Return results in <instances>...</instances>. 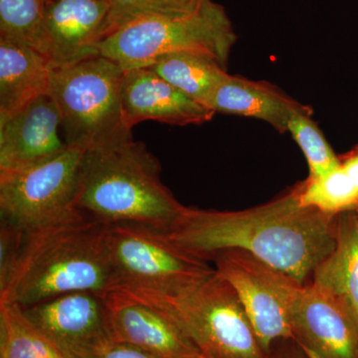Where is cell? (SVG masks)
I'll list each match as a JSON object with an SVG mask.
<instances>
[{
    "mask_svg": "<svg viewBox=\"0 0 358 358\" xmlns=\"http://www.w3.org/2000/svg\"><path fill=\"white\" fill-rule=\"evenodd\" d=\"M338 217L301 204L294 185L244 210L185 206L166 234L200 260L211 262L221 252L241 250L306 285L336 246Z\"/></svg>",
    "mask_w": 358,
    "mask_h": 358,
    "instance_id": "1",
    "label": "cell"
},
{
    "mask_svg": "<svg viewBox=\"0 0 358 358\" xmlns=\"http://www.w3.org/2000/svg\"><path fill=\"white\" fill-rule=\"evenodd\" d=\"M107 224L78 212L25 231L20 256L0 303L28 307L75 292L107 294L117 289Z\"/></svg>",
    "mask_w": 358,
    "mask_h": 358,
    "instance_id": "2",
    "label": "cell"
},
{
    "mask_svg": "<svg viewBox=\"0 0 358 358\" xmlns=\"http://www.w3.org/2000/svg\"><path fill=\"white\" fill-rule=\"evenodd\" d=\"M159 159L133 136L84 150L77 205L110 225L138 223L164 232L185 209L160 178Z\"/></svg>",
    "mask_w": 358,
    "mask_h": 358,
    "instance_id": "3",
    "label": "cell"
},
{
    "mask_svg": "<svg viewBox=\"0 0 358 358\" xmlns=\"http://www.w3.org/2000/svg\"><path fill=\"white\" fill-rule=\"evenodd\" d=\"M133 294L178 322L204 358H271L236 292L215 268L171 294Z\"/></svg>",
    "mask_w": 358,
    "mask_h": 358,
    "instance_id": "4",
    "label": "cell"
},
{
    "mask_svg": "<svg viewBox=\"0 0 358 358\" xmlns=\"http://www.w3.org/2000/svg\"><path fill=\"white\" fill-rule=\"evenodd\" d=\"M236 41L224 7L206 0L193 13L131 21L106 35L98 48L124 70L148 67L160 56L183 51L206 54L228 69Z\"/></svg>",
    "mask_w": 358,
    "mask_h": 358,
    "instance_id": "5",
    "label": "cell"
},
{
    "mask_svg": "<svg viewBox=\"0 0 358 358\" xmlns=\"http://www.w3.org/2000/svg\"><path fill=\"white\" fill-rule=\"evenodd\" d=\"M124 72L102 55L52 70L47 93L57 105L68 145L86 150L133 136L122 115Z\"/></svg>",
    "mask_w": 358,
    "mask_h": 358,
    "instance_id": "6",
    "label": "cell"
},
{
    "mask_svg": "<svg viewBox=\"0 0 358 358\" xmlns=\"http://www.w3.org/2000/svg\"><path fill=\"white\" fill-rule=\"evenodd\" d=\"M107 240L117 289L129 293L171 294L214 270L145 224H110Z\"/></svg>",
    "mask_w": 358,
    "mask_h": 358,
    "instance_id": "7",
    "label": "cell"
},
{
    "mask_svg": "<svg viewBox=\"0 0 358 358\" xmlns=\"http://www.w3.org/2000/svg\"><path fill=\"white\" fill-rule=\"evenodd\" d=\"M84 150L70 147L44 164L0 173V218L29 231L80 212L79 171Z\"/></svg>",
    "mask_w": 358,
    "mask_h": 358,
    "instance_id": "8",
    "label": "cell"
},
{
    "mask_svg": "<svg viewBox=\"0 0 358 358\" xmlns=\"http://www.w3.org/2000/svg\"><path fill=\"white\" fill-rule=\"evenodd\" d=\"M212 262L236 292L268 357L275 343L293 339L289 315L303 285L241 250L221 252Z\"/></svg>",
    "mask_w": 358,
    "mask_h": 358,
    "instance_id": "9",
    "label": "cell"
},
{
    "mask_svg": "<svg viewBox=\"0 0 358 358\" xmlns=\"http://www.w3.org/2000/svg\"><path fill=\"white\" fill-rule=\"evenodd\" d=\"M105 296L75 292L21 308L61 357L99 358L117 343Z\"/></svg>",
    "mask_w": 358,
    "mask_h": 358,
    "instance_id": "10",
    "label": "cell"
},
{
    "mask_svg": "<svg viewBox=\"0 0 358 358\" xmlns=\"http://www.w3.org/2000/svg\"><path fill=\"white\" fill-rule=\"evenodd\" d=\"M109 13L108 0H46L39 51L52 70L100 55Z\"/></svg>",
    "mask_w": 358,
    "mask_h": 358,
    "instance_id": "11",
    "label": "cell"
},
{
    "mask_svg": "<svg viewBox=\"0 0 358 358\" xmlns=\"http://www.w3.org/2000/svg\"><path fill=\"white\" fill-rule=\"evenodd\" d=\"M289 324L292 341L308 358H358V326L352 313L312 282L299 292Z\"/></svg>",
    "mask_w": 358,
    "mask_h": 358,
    "instance_id": "12",
    "label": "cell"
},
{
    "mask_svg": "<svg viewBox=\"0 0 358 358\" xmlns=\"http://www.w3.org/2000/svg\"><path fill=\"white\" fill-rule=\"evenodd\" d=\"M62 120L48 93L0 119V173L44 164L68 148L60 136Z\"/></svg>",
    "mask_w": 358,
    "mask_h": 358,
    "instance_id": "13",
    "label": "cell"
},
{
    "mask_svg": "<svg viewBox=\"0 0 358 358\" xmlns=\"http://www.w3.org/2000/svg\"><path fill=\"white\" fill-rule=\"evenodd\" d=\"M105 299L117 343L159 358H204L182 327L148 301L120 289Z\"/></svg>",
    "mask_w": 358,
    "mask_h": 358,
    "instance_id": "14",
    "label": "cell"
},
{
    "mask_svg": "<svg viewBox=\"0 0 358 358\" xmlns=\"http://www.w3.org/2000/svg\"><path fill=\"white\" fill-rule=\"evenodd\" d=\"M122 107L124 124L131 131L145 121L183 127L205 124L215 115L148 68L126 70Z\"/></svg>",
    "mask_w": 358,
    "mask_h": 358,
    "instance_id": "15",
    "label": "cell"
},
{
    "mask_svg": "<svg viewBox=\"0 0 358 358\" xmlns=\"http://www.w3.org/2000/svg\"><path fill=\"white\" fill-rule=\"evenodd\" d=\"M206 107L215 114L260 120L280 134H287L293 115L310 108L270 82L255 81L229 73L212 92Z\"/></svg>",
    "mask_w": 358,
    "mask_h": 358,
    "instance_id": "16",
    "label": "cell"
},
{
    "mask_svg": "<svg viewBox=\"0 0 358 358\" xmlns=\"http://www.w3.org/2000/svg\"><path fill=\"white\" fill-rule=\"evenodd\" d=\"M51 73L50 63L41 52L0 37V119L47 93Z\"/></svg>",
    "mask_w": 358,
    "mask_h": 358,
    "instance_id": "17",
    "label": "cell"
},
{
    "mask_svg": "<svg viewBox=\"0 0 358 358\" xmlns=\"http://www.w3.org/2000/svg\"><path fill=\"white\" fill-rule=\"evenodd\" d=\"M310 282L338 300L358 326V225L353 212L339 215L336 246Z\"/></svg>",
    "mask_w": 358,
    "mask_h": 358,
    "instance_id": "18",
    "label": "cell"
},
{
    "mask_svg": "<svg viewBox=\"0 0 358 358\" xmlns=\"http://www.w3.org/2000/svg\"><path fill=\"white\" fill-rule=\"evenodd\" d=\"M162 79L193 100L206 106L212 92L228 74L215 58L196 52H176L155 59L148 66Z\"/></svg>",
    "mask_w": 358,
    "mask_h": 358,
    "instance_id": "19",
    "label": "cell"
},
{
    "mask_svg": "<svg viewBox=\"0 0 358 358\" xmlns=\"http://www.w3.org/2000/svg\"><path fill=\"white\" fill-rule=\"evenodd\" d=\"M0 358H62L14 303H0Z\"/></svg>",
    "mask_w": 358,
    "mask_h": 358,
    "instance_id": "20",
    "label": "cell"
},
{
    "mask_svg": "<svg viewBox=\"0 0 358 358\" xmlns=\"http://www.w3.org/2000/svg\"><path fill=\"white\" fill-rule=\"evenodd\" d=\"M301 204L331 215L353 212L358 207V188L341 166L319 178L296 183Z\"/></svg>",
    "mask_w": 358,
    "mask_h": 358,
    "instance_id": "21",
    "label": "cell"
},
{
    "mask_svg": "<svg viewBox=\"0 0 358 358\" xmlns=\"http://www.w3.org/2000/svg\"><path fill=\"white\" fill-rule=\"evenodd\" d=\"M313 108L292 117L287 133L301 148L308 167V178H319L338 166V155L334 152L319 124L313 121Z\"/></svg>",
    "mask_w": 358,
    "mask_h": 358,
    "instance_id": "22",
    "label": "cell"
},
{
    "mask_svg": "<svg viewBox=\"0 0 358 358\" xmlns=\"http://www.w3.org/2000/svg\"><path fill=\"white\" fill-rule=\"evenodd\" d=\"M45 2L0 0V37L22 42L39 51Z\"/></svg>",
    "mask_w": 358,
    "mask_h": 358,
    "instance_id": "23",
    "label": "cell"
},
{
    "mask_svg": "<svg viewBox=\"0 0 358 358\" xmlns=\"http://www.w3.org/2000/svg\"><path fill=\"white\" fill-rule=\"evenodd\" d=\"M205 1L206 0H108L110 13L107 34L141 18L195 13L201 8Z\"/></svg>",
    "mask_w": 358,
    "mask_h": 358,
    "instance_id": "24",
    "label": "cell"
},
{
    "mask_svg": "<svg viewBox=\"0 0 358 358\" xmlns=\"http://www.w3.org/2000/svg\"><path fill=\"white\" fill-rule=\"evenodd\" d=\"M25 231L6 221L0 223V289L4 287L13 272L18 256Z\"/></svg>",
    "mask_w": 358,
    "mask_h": 358,
    "instance_id": "25",
    "label": "cell"
},
{
    "mask_svg": "<svg viewBox=\"0 0 358 358\" xmlns=\"http://www.w3.org/2000/svg\"><path fill=\"white\" fill-rule=\"evenodd\" d=\"M99 358H159L136 346L115 343Z\"/></svg>",
    "mask_w": 358,
    "mask_h": 358,
    "instance_id": "26",
    "label": "cell"
},
{
    "mask_svg": "<svg viewBox=\"0 0 358 358\" xmlns=\"http://www.w3.org/2000/svg\"><path fill=\"white\" fill-rule=\"evenodd\" d=\"M338 159L339 166L350 176L358 188V145L345 154L338 155Z\"/></svg>",
    "mask_w": 358,
    "mask_h": 358,
    "instance_id": "27",
    "label": "cell"
},
{
    "mask_svg": "<svg viewBox=\"0 0 358 358\" xmlns=\"http://www.w3.org/2000/svg\"><path fill=\"white\" fill-rule=\"evenodd\" d=\"M271 358H275L273 357V355H271ZM278 358H308L307 355L303 353V350L296 345V348H293V350H289V352H286L285 353H282Z\"/></svg>",
    "mask_w": 358,
    "mask_h": 358,
    "instance_id": "28",
    "label": "cell"
},
{
    "mask_svg": "<svg viewBox=\"0 0 358 358\" xmlns=\"http://www.w3.org/2000/svg\"><path fill=\"white\" fill-rule=\"evenodd\" d=\"M353 213H355V219H357V222L358 225V207L357 209H355V211H353Z\"/></svg>",
    "mask_w": 358,
    "mask_h": 358,
    "instance_id": "29",
    "label": "cell"
}]
</instances>
